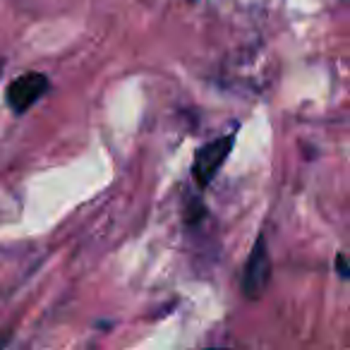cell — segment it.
I'll return each mask as SVG.
<instances>
[{"label": "cell", "mask_w": 350, "mask_h": 350, "mask_svg": "<svg viewBox=\"0 0 350 350\" xmlns=\"http://www.w3.org/2000/svg\"><path fill=\"white\" fill-rule=\"evenodd\" d=\"M336 269H338V276L340 278H348V264H345V254L340 252V254H336Z\"/></svg>", "instance_id": "277c9868"}, {"label": "cell", "mask_w": 350, "mask_h": 350, "mask_svg": "<svg viewBox=\"0 0 350 350\" xmlns=\"http://www.w3.org/2000/svg\"><path fill=\"white\" fill-rule=\"evenodd\" d=\"M49 87H51L49 77L41 75V72L20 75V77L12 79L10 87H8V92H5L8 106H10L12 113L20 116V113L29 111V108L34 106V103L39 101L46 92H49Z\"/></svg>", "instance_id": "7a4b0ae2"}, {"label": "cell", "mask_w": 350, "mask_h": 350, "mask_svg": "<svg viewBox=\"0 0 350 350\" xmlns=\"http://www.w3.org/2000/svg\"><path fill=\"white\" fill-rule=\"evenodd\" d=\"M235 144V135H226L221 139H211L202 149H197L195 163H192V178H195L197 187H209L211 180L221 173L226 159L230 156Z\"/></svg>", "instance_id": "6da1fadb"}, {"label": "cell", "mask_w": 350, "mask_h": 350, "mask_svg": "<svg viewBox=\"0 0 350 350\" xmlns=\"http://www.w3.org/2000/svg\"><path fill=\"white\" fill-rule=\"evenodd\" d=\"M271 276V259H269V250H267V238L259 235L257 245L252 247V254L247 259V267H245V276H243V293L247 300H257L262 297L264 288L269 283Z\"/></svg>", "instance_id": "3957f363"}]
</instances>
